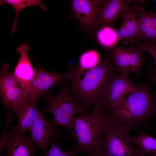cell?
Wrapping results in <instances>:
<instances>
[{
  "label": "cell",
  "instance_id": "obj_1",
  "mask_svg": "<svg viewBox=\"0 0 156 156\" xmlns=\"http://www.w3.org/2000/svg\"><path fill=\"white\" fill-rule=\"evenodd\" d=\"M156 109L155 99L146 84L136 86L106 110L109 122L131 130L145 125Z\"/></svg>",
  "mask_w": 156,
  "mask_h": 156
},
{
  "label": "cell",
  "instance_id": "obj_2",
  "mask_svg": "<svg viewBox=\"0 0 156 156\" xmlns=\"http://www.w3.org/2000/svg\"><path fill=\"white\" fill-rule=\"evenodd\" d=\"M112 69L106 62H100L94 68L71 70L70 78L78 99L88 107L104 109V95L112 77Z\"/></svg>",
  "mask_w": 156,
  "mask_h": 156
},
{
  "label": "cell",
  "instance_id": "obj_3",
  "mask_svg": "<svg viewBox=\"0 0 156 156\" xmlns=\"http://www.w3.org/2000/svg\"><path fill=\"white\" fill-rule=\"evenodd\" d=\"M71 120L79 152L100 153L104 143L103 135L109 123L105 111L94 108L89 114L74 116Z\"/></svg>",
  "mask_w": 156,
  "mask_h": 156
},
{
  "label": "cell",
  "instance_id": "obj_4",
  "mask_svg": "<svg viewBox=\"0 0 156 156\" xmlns=\"http://www.w3.org/2000/svg\"><path fill=\"white\" fill-rule=\"evenodd\" d=\"M131 130L109 122L105 131L101 156H145L133 145Z\"/></svg>",
  "mask_w": 156,
  "mask_h": 156
},
{
  "label": "cell",
  "instance_id": "obj_5",
  "mask_svg": "<svg viewBox=\"0 0 156 156\" xmlns=\"http://www.w3.org/2000/svg\"><path fill=\"white\" fill-rule=\"evenodd\" d=\"M10 67L4 64L1 66L0 75V92L2 103L8 109L14 112L29 101L25 90L21 86L14 73L9 72Z\"/></svg>",
  "mask_w": 156,
  "mask_h": 156
},
{
  "label": "cell",
  "instance_id": "obj_6",
  "mask_svg": "<svg viewBox=\"0 0 156 156\" xmlns=\"http://www.w3.org/2000/svg\"><path fill=\"white\" fill-rule=\"evenodd\" d=\"M35 74L31 82L29 95V101L36 103L46 91L55 85H60L65 79H70L71 70L63 73L47 71L40 66L35 68Z\"/></svg>",
  "mask_w": 156,
  "mask_h": 156
},
{
  "label": "cell",
  "instance_id": "obj_7",
  "mask_svg": "<svg viewBox=\"0 0 156 156\" xmlns=\"http://www.w3.org/2000/svg\"><path fill=\"white\" fill-rule=\"evenodd\" d=\"M144 51L133 46L128 48L118 47L113 53L114 68L123 75H127L129 72H132L138 75Z\"/></svg>",
  "mask_w": 156,
  "mask_h": 156
},
{
  "label": "cell",
  "instance_id": "obj_8",
  "mask_svg": "<svg viewBox=\"0 0 156 156\" xmlns=\"http://www.w3.org/2000/svg\"><path fill=\"white\" fill-rule=\"evenodd\" d=\"M31 140L36 146H38L45 151L47 150V145L52 138H58L62 132L55 130L49 120L40 110L30 131Z\"/></svg>",
  "mask_w": 156,
  "mask_h": 156
},
{
  "label": "cell",
  "instance_id": "obj_9",
  "mask_svg": "<svg viewBox=\"0 0 156 156\" xmlns=\"http://www.w3.org/2000/svg\"><path fill=\"white\" fill-rule=\"evenodd\" d=\"M5 153L2 156H34L36 147L30 135L17 131L14 127L7 134Z\"/></svg>",
  "mask_w": 156,
  "mask_h": 156
},
{
  "label": "cell",
  "instance_id": "obj_10",
  "mask_svg": "<svg viewBox=\"0 0 156 156\" xmlns=\"http://www.w3.org/2000/svg\"><path fill=\"white\" fill-rule=\"evenodd\" d=\"M29 49V46L26 43L23 44L17 48L16 51L20 54V57L13 72L28 98L31 84L35 74V68L28 55Z\"/></svg>",
  "mask_w": 156,
  "mask_h": 156
},
{
  "label": "cell",
  "instance_id": "obj_11",
  "mask_svg": "<svg viewBox=\"0 0 156 156\" xmlns=\"http://www.w3.org/2000/svg\"><path fill=\"white\" fill-rule=\"evenodd\" d=\"M135 86L128 79L127 75L112 78L109 81L104 95L105 109L106 111Z\"/></svg>",
  "mask_w": 156,
  "mask_h": 156
},
{
  "label": "cell",
  "instance_id": "obj_12",
  "mask_svg": "<svg viewBox=\"0 0 156 156\" xmlns=\"http://www.w3.org/2000/svg\"><path fill=\"white\" fill-rule=\"evenodd\" d=\"M105 1L73 0L72 1L73 10L81 23L89 27L95 23L98 14L100 6Z\"/></svg>",
  "mask_w": 156,
  "mask_h": 156
},
{
  "label": "cell",
  "instance_id": "obj_13",
  "mask_svg": "<svg viewBox=\"0 0 156 156\" xmlns=\"http://www.w3.org/2000/svg\"><path fill=\"white\" fill-rule=\"evenodd\" d=\"M137 1L134 0L105 1L103 5L100 8L95 21V25L98 26L114 21L122 13L123 10L126 5L131 3H135Z\"/></svg>",
  "mask_w": 156,
  "mask_h": 156
},
{
  "label": "cell",
  "instance_id": "obj_14",
  "mask_svg": "<svg viewBox=\"0 0 156 156\" xmlns=\"http://www.w3.org/2000/svg\"><path fill=\"white\" fill-rule=\"evenodd\" d=\"M143 0H139L140 5L137 3L136 14L139 26L138 34L136 40L142 39L151 42L156 40V29L151 24V12L145 10Z\"/></svg>",
  "mask_w": 156,
  "mask_h": 156
},
{
  "label": "cell",
  "instance_id": "obj_15",
  "mask_svg": "<svg viewBox=\"0 0 156 156\" xmlns=\"http://www.w3.org/2000/svg\"><path fill=\"white\" fill-rule=\"evenodd\" d=\"M55 97L64 112L71 118L76 114L81 115L88 114V106L80 104L71 98L69 95L66 84H64Z\"/></svg>",
  "mask_w": 156,
  "mask_h": 156
},
{
  "label": "cell",
  "instance_id": "obj_16",
  "mask_svg": "<svg viewBox=\"0 0 156 156\" xmlns=\"http://www.w3.org/2000/svg\"><path fill=\"white\" fill-rule=\"evenodd\" d=\"M39 111L36 103L30 101L15 111L18 118L17 125L15 127L16 130L24 133L27 130L30 131L38 116Z\"/></svg>",
  "mask_w": 156,
  "mask_h": 156
},
{
  "label": "cell",
  "instance_id": "obj_17",
  "mask_svg": "<svg viewBox=\"0 0 156 156\" xmlns=\"http://www.w3.org/2000/svg\"><path fill=\"white\" fill-rule=\"evenodd\" d=\"M47 105L42 108L43 111L52 114L51 125L54 128L57 126H64L70 131L72 128L71 118L63 112L55 96H49L46 101Z\"/></svg>",
  "mask_w": 156,
  "mask_h": 156
},
{
  "label": "cell",
  "instance_id": "obj_18",
  "mask_svg": "<svg viewBox=\"0 0 156 156\" xmlns=\"http://www.w3.org/2000/svg\"><path fill=\"white\" fill-rule=\"evenodd\" d=\"M137 3L133 6L126 5L122 12V23L125 25L130 38H136L139 31V26L136 14Z\"/></svg>",
  "mask_w": 156,
  "mask_h": 156
},
{
  "label": "cell",
  "instance_id": "obj_19",
  "mask_svg": "<svg viewBox=\"0 0 156 156\" xmlns=\"http://www.w3.org/2000/svg\"><path fill=\"white\" fill-rule=\"evenodd\" d=\"M0 5L3 4H8L12 6L16 12V16L13 24L11 34L13 35L17 28V19L21 12L25 8L31 6L40 7L43 10H47V8L44 5L42 1L40 0H2Z\"/></svg>",
  "mask_w": 156,
  "mask_h": 156
},
{
  "label": "cell",
  "instance_id": "obj_20",
  "mask_svg": "<svg viewBox=\"0 0 156 156\" xmlns=\"http://www.w3.org/2000/svg\"><path fill=\"white\" fill-rule=\"evenodd\" d=\"M132 143L137 145L145 156L156 155V139L147 134L141 133L136 136L131 137Z\"/></svg>",
  "mask_w": 156,
  "mask_h": 156
},
{
  "label": "cell",
  "instance_id": "obj_21",
  "mask_svg": "<svg viewBox=\"0 0 156 156\" xmlns=\"http://www.w3.org/2000/svg\"><path fill=\"white\" fill-rule=\"evenodd\" d=\"M97 36L99 42L106 48L112 47L118 42L117 33L114 29L108 26L100 29Z\"/></svg>",
  "mask_w": 156,
  "mask_h": 156
},
{
  "label": "cell",
  "instance_id": "obj_22",
  "mask_svg": "<svg viewBox=\"0 0 156 156\" xmlns=\"http://www.w3.org/2000/svg\"><path fill=\"white\" fill-rule=\"evenodd\" d=\"M100 62L99 53L95 50L87 51L80 56L79 67L81 69H89L97 66Z\"/></svg>",
  "mask_w": 156,
  "mask_h": 156
},
{
  "label": "cell",
  "instance_id": "obj_23",
  "mask_svg": "<svg viewBox=\"0 0 156 156\" xmlns=\"http://www.w3.org/2000/svg\"><path fill=\"white\" fill-rule=\"evenodd\" d=\"M128 43L136 45L146 51L150 54L156 61V45L154 43L143 44L138 42L133 38H129L127 41Z\"/></svg>",
  "mask_w": 156,
  "mask_h": 156
},
{
  "label": "cell",
  "instance_id": "obj_24",
  "mask_svg": "<svg viewBox=\"0 0 156 156\" xmlns=\"http://www.w3.org/2000/svg\"><path fill=\"white\" fill-rule=\"evenodd\" d=\"M14 112L11 109L8 110L7 112L6 125L3 134L1 138L0 142V153L1 150L5 149V143L7 139V130L8 125L14 117Z\"/></svg>",
  "mask_w": 156,
  "mask_h": 156
},
{
  "label": "cell",
  "instance_id": "obj_25",
  "mask_svg": "<svg viewBox=\"0 0 156 156\" xmlns=\"http://www.w3.org/2000/svg\"><path fill=\"white\" fill-rule=\"evenodd\" d=\"M54 139L55 138L52 139L50 142L49 149L43 156H60L62 154L66 151L59 147L55 143Z\"/></svg>",
  "mask_w": 156,
  "mask_h": 156
},
{
  "label": "cell",
  "instance_id": "obj_26",
  "mask_svg": "<svg viewBox=\"0 0 156 156\" xmlns=\"http://www.w3.org/2000/svg\"><path fill=\"white\" fill-rule=\"evenodd\" d=\"M117 35L118 42L122 41L123 44H127L128 40L130 38L126 27L122 23L117 32Z\"/></svg>",
  "mask_w": 156,
  "mask_h": 156
},
{
  "label": "cell",
  "instance_id": "obj_27",
  "mask_svg": "<svg viewBox=\"0 0 156 156\" xmlns=\"http://www.w3.org/2000/svg\"><path fill=\"white\" fill-rule=\"evenodd\" d=\"M151 23L152 25L156 29V9L151 12Z\"/></svg>",
  "mask_w": 156,
  "mask_h": 156
},
{
  "label": "cell",
  "instance_id": "obj_28",
  "mask_svg": "<svg viewBox=\"0 0 156 156\" xmlns=\"http://www.w3.org/2000/svg\"><path fill=\"white\" fill-rule=\"evenodd\" d=\"M78 152H79V151L78 149L76 148L72 151H66V152L62 154L60 156H72L76 154Z\"/></svg>",
  "mask_w": 156,
  "mask_h": 156
},
{
  "label": "cell",
  "instance_id": "obj_29",
  "mask_svg": "<svg viewBox=\"0 0 156 156\" xmlns=\"http://www.w3.org/2000/svg\"><path fill=\"white\" fill-rule=\"evenodd\" d=\"M150 79L151 80L155 81L156 82V68L154 69L153 72L151 75Z\"/></svg>",
  "mask_w": 156,
  "mask_h": 156
},
{
  "label": "cell",
  "instance_id": "obj_30",
  "mask_svg": "<svg viewBox=\"0 0 156 156\" xmlns=\"http://www.w3.org/2000/svg\"><path fill=\"white\" fill-rule=\"evenodd\" d=\"M86 153V156H101L100 153Z\"/></svg>",
  "mask_w": 156,
  "mask_h": 156
},
{
  "label": "cell",
  "instance_id": "obj_31",
  "mask_svg": "<svg viewBox=\"0 0 156 156\" xmlns=\"http://www.w3.org/2000/svg\"><path fill=\"white\" fill-rule=\"evenodd\" d=\"M0 156H2L1 154H0Z\"/></svg>",
  "mask_w": 156,
  "mask_h": 156
},
{
  "label": "cell",
  "instance_id": "obj_32",
  "mask_svg": "<svg viewBox=\"0 0 156 156\" xmlns=\"http://www.w3.org/2000/svg\"><path fill=\"white\" fill-rule=\"evenodd\" d=\"M154 156H156V155H154Z\"/></svg>",
  "mask_w": 156,
  "mask_h": 156
}]
</instances>
